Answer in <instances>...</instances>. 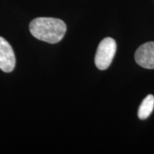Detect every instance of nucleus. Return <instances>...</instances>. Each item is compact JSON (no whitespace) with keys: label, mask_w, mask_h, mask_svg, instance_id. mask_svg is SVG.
<instances>
[{"label":"nucleus","mask_w":154,"mask_h":154,"mask_svg":"<svg viewBox=\"0 0 154 154\" xmlns=\"http://www.w3.org/2000/svg\"><path fill=\"white\" fill-rule=\"evenodd\" d=\"M15 64L16 59L12 47L5 38L0 36V69L6 73L11 72Z\"/></svg>","instance_id":"nucleus-3"},{"label":"nucleus","mask_w":154,"mask_h":154,"mask_svg":"<svg viewBox=\"0 0 154 154\" xmlns=\"http://www.w3.org/2000/svg\"><path fill=\"white\" fill-rule=\"evenodd\" d=\"M31 34L37 39L56 44L63 38L66 25L62 20L51 17H38L29 24Z\"/></svg>","instance_id":"nucleus-1"},{"label":"nucleus","mask_w":154,"mask_h":154,"mask_svg":"<svg viewBox=\"0 0 154 154\" xmlns=\"http://www.w3.org/2000/svg\"><path fill=\"white\" fill-rule=\"evenodd\" d=\"M116 51V43L111 37L103 38L100 42L95 56V64L100 70L109 68Z\"/></svg>","instance_id":"nucleus-2"},{"label":"nucleus","mask_w":154,"mask_h":154,"mask_svg":"<svg viewBox=\"0 0 154 154\" xmlns=\"http://www.w3.org/2000/svg\"><path fill=\"white\" fill-rule=\"evenodd\" d=\"M154 109V96L149 94L143 100L138 111V116L141 120L149 118Z\"/></svg>","instance_id":"nucleus-5"},{"label":"nucleus","mask_w":154,"mask_h":154,"mask_svg":"<svg viewBox=\"0 0 154 154\" xmlns=\"http://www.w3.org/2000/svg\"><path fill=\"white\" fill-rule=\"evenodd\" d=\"M135 60L140 66L154 69V42H146L136 50Z\"/></svg>","instance_id":"nucleus-4"}]
</instances>
